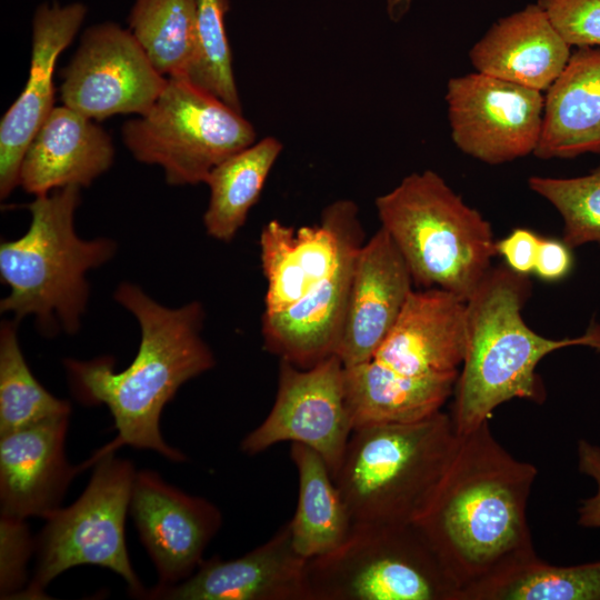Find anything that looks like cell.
<instances>
[{"label": "cell", "mask_w": 600, "mask_h": 600, "mask_svg": "<svg viewBox=\"0 0 600 600\" xmlns=\"http://www.w3.org/2000/svg\"><path fill=\"white\" fill-rule=\"evenodd\" d=\"M452 457L413 522L462 596L538 559L527 508L538 474L489 421L457 436Z\"/></svg>", "instance_id": "6da1fadb"}, {"label": "cell", "mask_w": 600, "mask_h": 600, "mask_svg": "<svg viewBox=\"0 0 600 600\" xmlns=\"http://www.w3.org/2000/svg\"><path fill=\"white\" fill-rule=\"evenodd\" d=\"M114 299L137 318L141 328L139 350L129 367L116 372L110 358L63 362L78 399L89 404L103 403L113 417L118 434L97 454L114 452L126 444L156 451L172 462H184V453L162 438L159 421L179 388L216 364L201 337L203 308L198 301L167 308L127 282L119 284Z\"/></svg>", "instance_id": "7a4b0ae2"}, {"label": "cell", "mask_w": 600, "mask_h": 600, "mask_svg": "<svg viewBox=\"0 0 600 600\" xmlns=\"http://www.w3.org/2000/svg\"><path fill=\"white\" fill-rule=\"evenodd\" d=\"M531 293L528 276L492 267L467 300V349L453 391L450 418L457 436L487 422L512 399L542 403L546 390L537 366L549 353L583 346L600 351V323L574 338L550 339L522 317Z\"/></svg>", "instance_id": "3957f363"}, {"label": "cell", "mask_w": 600, "mask_h": 600, "mask_svg": "<svg viewBox=\"0 0 600 600\" xmlns=\"http://www.w3.org/2000/svg\"><path fill=\"white\" fill-rule=\"evenodd\" d=\"M80 187L67 186L37 196L30 203L27 232L0 244V276L10 287L1 312L16 320L33 314L50 332L58 322L68 333L80 327L89 288L86 273L114 253L110 239L83 240L76 233L74 212Z\"/></svg>", "instance_id": "277c9868"}, {"label": "cell", "mask_w": 600, "mask_h": 600, "mask_svg": "<svg viewBox=\"0 0 600 600\" xmlns=\"http://www.w3.org/2000/svg\"><path fill=\"white\" fill-rule=\"evenodd\" d=\"M376 208L417 286L467 301L492 268L497 241L489 221L437 172L407 176Z\"/></svg>", "instance_id": "5b68a950"}, {"label": "cell", "mask_w": 600, "mask_h": 600, "mask_svg": "<svg viewBox=\"0 0 600 600\" xmlns=\"http://www.w3.org/2000/svg\"><path fill=\"white\" fill-rule=\"evenodd\" d=\"M450 414L352 430L334 481L353 523H413L457 444Z\"/></svg>", "instance_id": "8992f818"}, {"label": "cell", "mask_w": 600, "mask_h": 600, "mask_svg": "<svg viewBox=\"0 0 600 600\" xmlns=\"http://www.w3.org/2000/svg\"><path fill=\"white\" fill-rule=\"evenodd\" d=\"M310 600H459L413 523H353L336 550L308 560Z\"/></svg>", "instance_id": "52a82bcc"}, {"label": "cell", "mask_w": 600, "mask_h": 600, "mask_svg": "<svg viewBox=\"0 0 600 600\" xmlns=\"http://www.w3.org/2000/svg\"><path fill=\"white\" fill-rule=\"evenodd\" d=\"M90 480L69 507L44 520L36 538L37 562L32 579L19 599H49L44 589L62 572L82 564L109 569L127 583L129 594L144 599L147 589L131 564L124 538L136 470L114 452L94 454Z\"/></svg>", "instance_id": "ba28073f"}, {"label": "cell", "mask_w": 600, "mask_h": 600, "mask_svg": "<svg viewBox=\"0 0 600 600\" xmlns=\"http://www.w3.org/2000/svg\"><path fill=\"white\" fill-rule=\"evenodd\" d=\"M127 149L157 164L172 186L204 182L211 170L256 142L252 124L216 96L183 77L168 82L143 114L122 127Z\"/></svg>", "instance_id": "9c48e42d"}, {"label": "cell", "mask_w": 600, "mask_h": 600, "mask_svg": "<svg viewBox=\"0 0 600 600\" xmlns=\"http://www.w3.org/2000/svg\"><path fill=\"white\" fill-rule=\"evenodd\" d=\"M352 430L344 366L337 354L308 369L280 360L274 403L240 449L256 456L279 442L301 443L321 456L334 479Z\"/></svg>", "instance_id": "30bf717a"}, {"label": "cell", "mask_w": 600, "mask_h": 600, "mask_svg": "<svg viewBox=\"0 0 600 600\" xmlns=\"http://www.w3.org/2000/svg\"><path fill=\"white\" fill-rule=\"evenodd\" d=\"M167 82L129 29L101 22L81 36L62 72L61 99L94 121L114 114L141 116Z\"/></svg>", "instance_id": "8fae6325"}, {"label": "cell", "mask_w": 600, "mask_h": 600, "mask_svg": "<svg viewBox=\"0 0 600 600\" xmlns=\"http://www.w3.org/2000/svg\"><path fill=\"white\" fill-rule=\"evenodd\" d=\"M451 138L463 153L501 164L534 153L544 111L541 91L481 72L451 78Z\"/></svg>", "instance_id": "7c38bea8"}, {"label": "cell", "mask_w": 600, "mask_h": 600, "mask_svg": "<svg viewBox=\"0 0 600 600\" xmlns=\"http://www.w3.org/2000/svg\"><path fill=\"white\" fill-rule=\"evenodd\" d=\"M259 243L267 281L263 313L280 312L319 286L349 249L363 243L358 207L351 200L334 201L320 223L300 228L271 220Z\"/></svg>", "instance_id": "4fadbf2b"}, {"label": "cell", "mask_w": 600, "mask_h": 600, "mask_svg": "<svg viewBox=\"0 0 600 600\" xmlns=\"http://www.w3.org/2000/svg\"><path fill=\"white\" fill-rule=\"evenodd\" d=\"M129 513L159 586L188 579L222 524V514L211 501L181 491L148 469L136 472Z\"/></svg>", "instance_id": "5bb4252c"}, {"label": "cell", "mask_w": 600, "mask_h": 600, "mask_svg": "<svg viewBox=\"0 0 600 600\" xmlns=\"http://www.w3.org/2000/svg\"><path fill=\"white\" fill-rule=\"evenodd\" d=\"M308 560L292 544L289 523L242 557L202 560L186 580L147 590L162 600H310Z\"/></svg>", "instance_id": "9a60e30c"}, {"label": "cell", "mask_w": 600, "mask_h": 600, "mask_svg": "<svg viewBox=\"0 0 600 600\" xmlns=\"http://www.w3.org/2000/svg\"><path fill=\"white\" fill-rule=\"evenodd\" d=\"M87 7L42 3L32 18L31 61L23 90L0 122V197L19 186L23 154L54 106L53 73L60 53L81 28Z\"/></svg>", "instance_id": "2e32d148"}, {"label": "cell", "mask_w": 600, "mask_h": 600, "mask_svg": "<svg viewBox=\"0 0 600 600\" xmlns=\"http://www.w3.org/2000/svg\"><path fill=\"white\" fill-rule=\"evenodd\" d=\"M412 284L406 261L380 227L356 254L337 350L344 367L373 358L397 322Z\"/></svg>", "instance_id": "e0dca14e"}, {"label": "cell", "mask_w": 600, "mask_h": 600, "mask_svg": "<svg viewBox=\"0 0 600 600\" xmlns=\"http://www.w3.org/2000/svg\"><path fill=\"white\" fill-rule=\"evenodd\" d=\"M467 349V301L439 289L412 290L373 360L408 377L459 374Z\"/></svg>", "instance_id": "ac0fdd59"}, {"label": "cell", "mask_w": 600, "mask_h": 600, "mask_svg": "<svg viewBox=\"0 0 600 600\" xmlns=\"http://www.w3.org/2000/svg\"><path fill=\"white\" fill-rule=\"evenodd\" d=\"M69 417L0 434V510L22 519H46L60 508L73 477L82 469L66 454Z\"/></svg>", "instance_id": "d6986e66"}, {"label": "cell", "mask_w": 600, "mask_h": 600, "mask_svg": "<svg viewBox=\"0 0 600 600\" xmlns=\"http://www.w3.org/2000/svg\"><path fill=\"white\" fill-rule=\"evenodd\" d=\"M109 134L94 120L67 107H54L30 141L19 186L33 196L67 186L87 187L113 162Z\"/></svg>", "instance_id": "ffe728a7"}, {"label": "cell", "mask_w": 600, "mask_h": 600, "mask_svg": "<svg viewBox=\"0 0 600 600\" xmlns=\"http://www.w3.org/2000/svg\"><path fill=\"white\" fill-rule=\"evenodd\" d=\"M362 244L349 249L333 271L298 302L283 311L262 314L267 351L301 369L337 354L354 259Z\"/></svg>", "instance_id": "44dd1931"}, {"label": "cell", "mask_w": 600, "mask_h": 600, "mask_svg": "<svg viewBox=\"0 0 600 600\" xmlns=\"http://www.w3.org/2000/svg\"><path fill=\"white\" fill-rule=\"evenodd\" d=\"M570 46L537 4L494 22L469 52L478 72L544 91L563 71Z\"/></svg>", "instance_id": "7402d4cb"}, {"label": "cell", "mask_w": 600, "mask_h": 600, "mask_svg": "<svg viewBox=\"0 0 600 600\" xmlns=\"http://www.w3.org/2000/svg\"><path fill=\"white\" fill-rule=\"evenodd\" d=\"M600 153V48H578L547 90L534 156L569 159Z\"/></svg>", "instance_id": "603a6c76"}, {"label": "cell", "mask_w": 600, "mask_h": 600, "mask_svg": "<svg viewBox=\"0 0 600 600\" xmlns=\"http://www.w3.org/2000/svg\"><path fill=\"white\" fill-rule=\"evenodd\" d=\"M458 377H408L373 359L344 367L352 428L426 419L441 411L453 396Z\"/></svg>", "instance_id": "cb8c5ba5"}, {"label": "cell", "mask_w": 600, "mask_h": 600, "mask_svg": "<svg viewBox=\"0 0 600 600\" xmlns=\"http://www.w3.org/2000/svg\"><path fill=\"white\" fill-rule=\"evenodd\" d=\"M298 473V503L288 522L296 551L309 560L332 552L349 537L353 521L348 506L319 453L291 443Z\"/></svg>", "instance_id": "d4e9b609"}, {"label": "cell", "mask_w": 600, "mask_h": 600, "mask_svg": "<svg viewBox=\"0 0 600 600\" xmlns=\"http://www.w3.org/2000/svg\"><path fill=\"white\" fill-rule=\"evenodd\" d=\"M282 150V143L267 137L230 156L208 174L210 197L203 216L207 233L231 241L258 201L266 180Z\"/></svg>", "instance_id": "484cf974"}, {"label": "cell", "mask_w": 600, "mask_h": 600, "mask_svg": "<svg viewBox=\"0 0 600 600\" xmlns=\"http://www.w3.org/2000/svg\"><path fill=\"white\" fill-rule=\"evenodd\" d=\"M128 23L161 74L186 77L196 53L197 0H134Z\"/></svg>", "instance_id": "4316f807"}, {"label": "cell", "mask_w": 600, "mask_h": 600, "mask_svg": "<svg viewBox=\"0 0 600 600\" xmlns=\"http://www.w3.org/2000/svg\"><path fill=\"white\" fill-rule=\"evenodd\" d=\"M461 600H600V560L554 566L538 558L467 591Z\"/></svg>", "instance_id": "83f0119b"}, {"label": "cell", "mask_w": 600, "mask_h": 600, "mask_svg": "<svg viewBox=\"0 0 600 600\" xmlns=\"http://www.w3.org/2000/svg\"><path fill=\"white\" fill-rule=\"evenodd\" d=\"M70 402L56 398L33 377L19 347L16 323L0 329V434L44 420L69 417Z\"/></svg>", "instance_id": "f1b7e54d"}, {"label": "cell", "mask_w": 600, "mask_h": 600, "mask_svg": "<svg viewBox=\"0 0 600 600\" xmlns=\"http://www.w3.org/2000/svg\"><path fill=\"white\" fill-rule=\"evenodd\" d=\"M229 0H197L196 53L186 77L241 112L224 19Z\"/></svg>", "instance_id": "f546056e"}, {"label": "cell", "mask_w": 600, "mask_h": 600, "mask_svg": "<svg viewBox=\"0 0 600 600\" xmlns=\"http://www.w3.org/2000/svg\"><path fill=\"white\" fill-rule=\"evenodd\" d=\"M528 184L561 216L567 246L600 244V166L574 178L532 176Z\"/></svg>", "instance_id": "4dcf8cb0"}, {"label": "cell", "mask_w": 600, "mask_h": 600, "mask_svg": "<svg viewBox=\"0 0 600 600\" xmlns=\"http://www.w3.org/2000/svg\"><path fill=\"white\" fill-rule=\"evenodd\" d=\"M34 550L26 519L0 513V599H19L29 583L27 564Z\"/></svg>", "instance_id": "1f68e13d"}, {"label": "cell", "mask_w": 600, "mask_h": 600, "mask_svg": "<svg viewBox=\"0 0 600 600\" xmlns=\"http://www.w3.org/2000/svg\"><path fill=\"white\" fill-rule=\"evenodd\" d=\"M564 42L578 48H600V0H538Z\"/></svg>", "instance_id": "d6a6232c"}, {"label": "cell", "mask_w": 600, "mask_h": 600, "mask_svg": "<svg viewBox=\"0 0 600 600\" xmlns=\"http://www.w3.org/2000/svg\"><path fill=\"white\" fill-rule=\"evenodd\" d=\"M576 453L578 471L590 478L596 486L594 493L579 503L578 524L600 529V446L587 439H579Z\"/></svg>", "instance_id": "836d02e7"}, {"label": "cell", "mask_w": 600, "mask_h": 600, "mask_svg": "<svg viewBox=\"0 0 600 600\" xmlns=\"http://www.w3.org/2000/svg\"><path fill=\"white\" fill-rule=\"evenodd\" d=\"M541 237L527 228H516L496 242L497 254L503 257L506 266L519 274L533 272Z\"/></svg>", "instance_id": "e575fe53"}, {"label": "cell", "mask_w": 600, "mask_h": 600, "mask_svg": "<svg viewBox=\"0 0 600 600\" xmlns=\"http://www.w3.org/2000/svg\"><path fill=\"white\" fill-rule=\"evenodd\" d=\"M571 248L563 240L542 238L540 240L533 273L547 282L566 278L572 268Z\"/></svg>", "instance_id": "d590c367"}, {"label": "cell", "mask_w": 600, "mask_h": 600, "mask_svg": "<svg viewBox=\"0 0 600 600\" xmlns=\"http://www.w3.org/2000/svg\"><path fill=\"white\" fill-rule=\"evenodd\" d=\"M412 0H387V9L389 17L393 21H398L408 11Z\"/></svg>", "instance_id": "8d00e7d4"}]
</instances>
